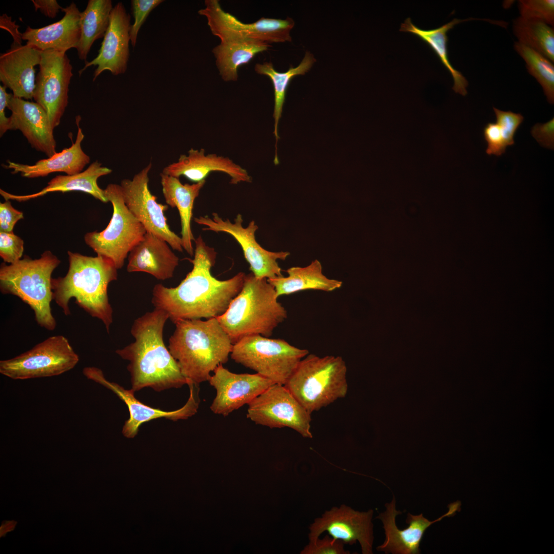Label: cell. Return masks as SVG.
Instances as JSON below:
<instances>
[{"mask_svg": "<svg viewBox=\"0 0 554 554\" xmlns=\"http://www.w3.org/2000/svg\"><path fill=\"white\" fill-rule=\"evenodd\" d=\"M130 19L123 4L117 3L111 12L109 24L98 55L90 62H86L78 72L80 75L91 66H97L93 81L105 70H109L114 75L126 72L130 53Z\"/></svg>", "mask_w": 554, "mask_h": 554, "instance_id": "20", "label": "cell"}, {"mask_svg": "<svg viewBox=\"0 0 554 554\" xmlns=\"http://www.w3.org/2000/svg\"><path fill=\"white\" fill-rule=\"evenodd\" d=\"M288 276L267 279L279 298L305 290L331 292L342 287V282L328 278L322 272L321 263L317 259L305 267H291L286 270Z\"/></svg>", "mask_w": 554, "mask_h": 554, "instance_id": "29", "label": "cell"}, {"mask_svg": "<svg viewBox=\"0 0 554 554\" xmlns=\"http://www.w3.org/2000/svg\"><path fill=\"white\" fill-rule=\"evenodd\" d=\"M162 192L167 205L176 207L179 211L181 224L182 247L191 256H194V242L191 228L193 208L196 198L204 186L206 181L192 184H183L179 178L160 173Z\"/></svg>", "mask_w": 554, "mask_h": 554, "instance_id": "28", "label": "cell"}, {"mask_svg": "<svg viewBox=\"0 0 554 554\" xmlns=\"http://www.w3.org/2000/svg\"><path fill=\"white\" fill-rule=\"evenodd\" d=\"M163 0H132L131 1L134 23L131 25L129 31L131 44L134 47L138 33L148 15L153 9L162 3Z\"/></svg>", "mask_w": 554, "mask_h": 554, "instance_id": "37", "label": "cell"}, {"mask_svg": "<svg viewBox=\"0 0 554 554\" xmlns=\"http://www.w3.org/2000/svg\"><path fill=\"white\" fill-rule=\"evenodd\" d=\"M471 19L473 18L466 19L454 18L450 22L438 28L423 30L413 24L410 18L408 17L401 24L400 29V31L412 33L430 47L439 57L442 64L450 73L453 80L452 89L455 92L464 96L467 93L466 88L468 83L463 74L455 69L449 62L447 50L448 39L447 33L456 25Z\"/></svg>", "mask_w": 554, "mask_h": 554, "instance_id": "31", "label": "cell"}, {"mask_svg": "<svg viewBox=\"0 0 554 554\" xmlns=\"http://www.w3.org/2000/svg\"><path fill=\"white\" fill-rule=\"evenodd\" d=\"M60 263L55 255L46 250L38 259L25 255L14 263L4 262L0 267L1 292L19 298L32 309L37 324L50 331L56 326L51 307L52 274Z\"/></svg>", "mask_w": 554, "mask_h": 554, "instance_id": "6", "label": "cell"}, {"mask_svg": "<svg viewBox=\"0 0 554 554\" xmlns=\"http://www.w3.org/2000/svg\"><path fill=\"white\" fill-rule=\"evenodd\" d=\"M7 108L11 111L12 130H19L31 146L48 157L56 153V142L48 116L37 103L16 97L13 94Z\"/></svg>", "mask_w": 554, "mask_h": 554, "instance_id": "23", "label": "cell"}, {"mask_svg": "<svg viewBox=\"0 0 554 554\" xmlns=\"http://www.w3.org/2000/svg\"><path fill=\"white\" fill-rule=\"evenodd\" d=\"M216 391L210 408L215 414L227 416L248 404L271 385L270 380L256 373H235L219 365L208 381Z\"/></svg>", "mask_w": 554, "mask_h": 554, "instance_id": "18", "label": "cell"}, {"mask_svg": "<svg viewBox=\"0 0 554 554\" xmlns=\"http://www.w3.org/2000/svg\"><path fill=\"white\" fill-rule=\"evenodd\" d=\"M169 339L168 348L176 361L187 385L208 381L226 363L233 344L216 318L180 320Z\"/></svg>", "mask_w": 554, "mask_h": 554, "instance_id": "4", "label": "cell"}, {"mask_svg": "<svg viewBox=\"0 0 554 554\" xmlns=\"http://www.w3.org/2000/svg\"><path fill=\"white\" fill-rule=\"evenodd\" d=\"M112 170L102 166V164L96 161L91 164L84 171L73 175H57L48 183L47 186L40 191L28 195H17L8 193L2 189L1 195L5 200H15L24 202L36 198L52 192L63 193L78 191L91 195L102 202L107 203L108 199L105 195L104 190L101 189L97 184L98 179L110 174Z\"/></svg>", "mask_w": 554, "mask_h": 554, "instance_id": "26", "label": "cell"}, {"mask_svg": "<svg viewBox=\"0 0 554 554\" xmlns=\"http://www.w3.org/2000/svg\"><path fill=\"white\" fill-rule=\"evenodd\" d=\"M169 319L163 310L154 308L136 319L130 332L134 341L115 351L121 358L129 361L131 390L134 392L146 387L161 391L179 388L187 384V380L164 343V329Z\"/></svg>", "mask_w": 554, "mask_h": 554, "instance_id": "2", "label": "cell"}, {"mask_svg": "<svg viewBox=\"0 0 554 554\" xmlns=\"http://www.w3.org/2000/svg\"><path fill=\"white\" fill-rule=\"evenodd\" d=\"M316 62L313 55L307 51L303 60L295 67L291 66L285 72L275 70L271 62L257 63L254 67L255 71L261 75L269 77L273 84L274 95L273 117L274 120L273 134L275 138V153L274 163L278 165L279 160L277 154V143L280 138L278 134V126L281 117L283 108L285 100L286 93L292 79L299 75H304L312 68Z\"/></svg>", "mask_w": 554, "mask_h": 554, "instance_id": "32", "label": "cell"}, {"mask_svg": "<svg viewBox=\"0 0 554 554\" xmlns=\"http://www.w3.org/2000/svg\"><path fill=\"white\" fill-rule=\"evenodd\" d=\"M274 287L266 279L246 274L241 291L227 310L217 317L234 344L253 334L269 337L287 318V312L278 302Z\"/></svg>", "mask_w": 554, "mask_h": 554, "instance_id": "5", "label": "cell"}, {"mask_svg": "<svg viewBox=\"0 0 554 554\" xmlns=\"http://www.w3.org/2000/svg\"><path fill=\"white\" fill-rule=\"evenodd\" d=\"M113 7L111 0H89L86 9L80 13L81 35L76 49L81 60H86L94 42L104 37Z\"/></svg>", "mask_w": 554, "mask_h": 554, "instance_id": "33", "label": "cell"}, {"mask_svg": "<svg viewBox=\"0 0 554 554\" xmlns=\"http://www.w3.org/2000/svg\"><path fill=\"white\" fill-rule=\"evenodd\" d=\"M309 353L283 339L260 334L245 337L233 345L231 358L275 384L285 385Z\"/></svg>", "mask_w": 554, "mask_h": 554, "instance_id": "8", "label": "cell"}, {"mask_svg": "<svg viewBox=\"0 0 554 554\" xmlns=\"http://www.w3.org/2000/svg\"><path fill=\"white\" fill-rule=\"evenodd\" d=\"M461 506L460 501L449 504L448 511L433 521H429L422 513L413 515L408 513L406 520L408 526L400 529L396 525L395 518L402 512L396 509V501L393 497L390 503L385 504L386 510L376 517L382 521L386 537L384 542L377 547V550L385 553H420V545L426 530L443 518L454 516L457 511L461 510Z\"/></svg>", "mask_w": 554, "mask_h": 554, "instance_id": "19", "label": "cell"}, {"mask_svg": "<svg viewBox=\"0 0 554 554\" xmlns=\"http://www.w3.org/2000/svg\"><path fill=\"white\" fill-rule=\"evenodd\" d=\"M346 372L341 357L308 353L284 385L311 414L346 396Z\"/></svg>", "mask_w": 554, "mask_h": 554, "instance_id": "7", "label": "cell"}, {"mask_svg": "<svg viewBox=\"0 0 554 554\" xmlns=\"http://www.w3.org/2000/svg\"><path fill=\"white\" fill-rule=\"evenodd\" d=\"M104 190L113 207L111 219L103 231L85 234L84 241L97 255L110 259L119 269L147 231L126 205L120 185L109 184Z\"/></svg>", "mask_w": 554, "mask_h": 554, "instance_id": "9", "label": "cell"}, {"mask_svg": "<svg viewBox=\"0 0 554 554\" xmlns=\"http://www.w3.org/2000/svg\"><path fill=\"white\" fill-rule=\"evenodd\" d=\"M515 49L524 59L528 72L543 88L548 102L554 103V66L547 57L535 50L518 42Z\"/></svg>", "mask_w": 554, "mask_h": 554, "instance_id": "35", "label": "cell"}, {"mask_svg": "<svg viewBox=\"0 0 554 554\" xmlns=\"http://www.w3.org/2000/svg\"><path fill=\"white\" fill-rule=\"evenodd\" d=\"M496 116V123L499 125L503 134L506 146L515 144V134L524 117L520 113L510 111H505L493 107Z\"/></svg>", "mask_w": 554, "mask_h": 554, "instance_id": "38", "label": "cell"}, {"mask_svg": "<svg viewBox=\"0 0 554 554\" xmlns=\"http://www.w3.org/2000/svg\"><path fill=\"white\" fill-rule=\"evenodd\" d=\"M6 87L0 85V135L2 136L8 130H12V125L10 117L5 115V109L7 108L9 101L12 93L6 91Z\"/></svg>", "mask_w": 554, "mask_h": 554, "instance_id": "44", "label": "cell"}, {"mask_svg": "<svg viewBox=\"0 0 554 554\" xmlns=\"http://www.w3.org/2000/svg\"><path fill=\"white\" fill-rule=\"evenodd\" d=\"M67 253V273L63 277L52 279L53 300L68 316L71 314L69 301L74 298L79 307L102 321L109 333L113 309L108 287L117 279V268L112 260L102 255L89 256L70 251Z\"/></svg>", "mask_w": 554, "mask_h": 554, "instance_id": "3", "label": "cell"}, {"mask_svg": "<svg viewBox=\"0 0 554 554\" xmlns=\"http://www.w3.org/2000/svg\"><path fill=\"white\" fill-rule=\"evenodd\" d=\"M42 51L27 44L13 42L10 48L0 56V80L16 97L33 98L35 69Z\"/></svg>", "mask_w": 554, "mask_h": 554, "instance_id": "21", "label": "cell"}, {"mask_svg": "<svg viewBox=\"0 0 554 554\" xmlns=\"http://www.w3.org/2000/svg\"><path fill=\"white\" fill-rule=\"evenodd\" d=\"M205 8L198 11L205 16L212 34L221 41H257L270 44L292 40L290 32L295 23L291 17L283 19L261 17L251 23L240 21L225 12L217 0H205Z\"/></svg>", "mask_w": 554, "mask_h": 554, "instance_id": "11", "label": "cell"}, {"mask_svg": "<svg viewBox=\"0 0 554 554\" xmlns=\"http://www.w3.org/2000/svg\"><path fill=\"white\" fill-rule=\"evenodd\" d=\"M344 542L339 539L326 535L323 539L319 538L314 542H309L301 551V554H349L344 549Z\"/></svg>", "mask_w": 554, "mask_h": 554, "instance_id": "40", "label": "cell"}, {"mask_svg": "<svg viewBox=\"0 0 554 554\" xmlns=\"http://www.w3.org/2000/svg\"><path fill=\"white\" fill-rule=\"evenodd\" d=\"M24 241L14 232H0V256L5 263L13 264L22 259Z\"/></svg>", "mask_w": 554, "mask_h": 554, "instance_id": "39", "label": "cell"}, {"mask_svg": "<svg viewBox=\"0 0 554 554\" xmlns=\"http://www.w3.org/2000/svg\"><path fill=\"white\" fill-rule=\"evenodd\" d=\"M532 136L545 148H554V118L544 124L537 123L531 130Z\"/></svg>", "mask_w": 554, "mask_h": 554, "instance_id": "43", "label": "cell"}, {"mask_svg": "<svg viewBox=\"0 0 554 554\" xmlns=\"http://www.w3.org/2000/svg\"><path fill=\"white\" fill-rule=\"evenodd\" d=\"M33 98L46 111L53 129L59 125L68 103L72 66L66 52H42Z\"/></svg>", "mask_w": 554, "mask_h": 554, "instance_id": "15", "label": "cell"}, {"mask_svg": "<svg viewBox=\"0 0 554 554\" xmlns=\"http://www.w3.org/2000/svg\"><path fill=\"white\" fill-rule=\"evenodd\" d=\"M62 11L65 14L58 22L39 28L28 26L22 33V39L42 51L54 50L66 52L71 48H76L81 35V12L73 2Z\"/></svg>", "mask_w": 554, "mask_h": 554, "instance_id": "25", "label": "cell"}, {"mask_svg": "<svg viewBox=\"0 0 554 554\" xmlns=\"http://www.w3.org/2000/svg\"><path fill=\"white\" fill-rule=\"evenodd\" d=\"M247 418L270 428L288 427L312 438L311 414L284 385L274 384L248 404Z\"/></svg>", "mask_w": 554, "mask_h": 554, "instance_id": "12", "label": "cell"}, {"mask_svg": "<svg viewBox=\"0 0 554 554\" xmlns=\"http://www.w3.org/2000/svg\"><path fill=\"white\" fill-rule=\"evenodd\" d=\"M213 171L228 174L232 184L252 181L246 170L229 158L216 154H206L204 149L191 148L188 155H181L176 162L166 166L162 173L177 178L184 176L190 181L198 183L205 180Z\"/></svg>", "mask_w": 554, "mask_h": 554, "instance_id": "22", "label": "cell"}, {"mask_svg": "<svg viewBox=\"0 0 554 554\" xmlns=\"http://www.w3.org/2000/svg\"><path fill=\"white\" fill-rule=\"evenodd\" d=\"M170 247L165 240L147 232L128 255L127 271L146 272L159 280L171 278L179 258Z\"/></svg>", "mask_w": 554, "mask_h": 554, "instance_id": "24", "label": "cell"}, {"mask_svg": "<svg viewBox=\"0 0 554 554\" xmlns=\"http://www.w3.org/2000/svg\"><path fill=\"white\" fill-rule=\"evenodd\" d=\"M16 524V522L14 521H8L3 523L1 527V537L3 536L5 534L13 529Z\"/></svg>", "mask_w": 554, "mask_h": 554, "instance_id": "46", "label": "cell"}, {"mask_svg": "<svg viewBox=\"0 0 554 554\" xmlns=\"http://www.w3.org/2000/svg\"><path fill=\"white\" fill-rule=\"evenodd\" d=\"M513 32L521 43L554 61V30L539 21L519 17L513 22Z\"/></svg>", "mask_w": 554, "mask_h": 554, "instance_id": "34", "label": "cell"}, {"mask_svg": "<svg viewBox=\"0 0 554 554\" xmlns=\"http://www.w3.org/2000/svg\"><path fill=\"white\" fill-rule=\"evenodd\" d=\"M373 511H359L342 504L326 511L309 527V542H314L324 531L345 544L360 543L363 554H372L374 540L372 518Z\"/></svg>", "mask_w": 554, "mask_h": 554, "instance_id": "17", "label": "cell"}, {"mask_svg": "<svg viewBox=\"0 0 554 554\" xmlns=\"http://www.w3.org/2000/svg\"><path fill=\"white\" fill-rule=\"evenodd\" d=\"M212 215V218L200 216L194 217V220L197 224L206 226L203 230L223 232L232 236L241 246L249 264V269L255 278L268 279L283 275L277 260H285L290 252H272L263 248L255 240L258 226L254 221L245 228L241 214L236 215L233 223L228 219L224 220L217 213L213 212Z\"/></svg>", "mask_w": 554, "mask_h": 554, "instance_id": "14", "label": "cell"}, {"mask_svg": "<svg viewBox=\"0 0 554 554\" xmlns=\"http://www.w3.org/2000/svg\"><path fill=\"white\" fill-rule=\"evenodd\" d=\"M484 137L487 143L486 152L488 155L501 156L507 146L500 127L496 123H488L483 130Z\"/></svg>", "mask_w": 554, "mask_h": 554, "instance_id": "41", "label": "cell"}, {"mask_svg": "<svg viewBox=\"0 0 554 554\" xmlns=\"http://www.w3.org/2000/svg\"><path fill=\"white\" fill-rule=\"evenodd\" d=\"M270 47V44L260 41L228 39L221 41L212 52L222 78L225 82L235 81L239 68Z\"/></svg>", "mask_w": 554, "mask_h": 554, "instance_id": "30", "label": "cell"}, {"mask_svg": "<svg viewBox=\"0 0 554 554\" xmlns=\"http://www.w3.org/2000/svg\"><path fill=\"white\" fill-rule=\"evenodd\" d=\"M84 138L82 130L78 127L76 140L70 147L56 152L47 159L40 160L34 165L8 161V165L5 167L12 170L13 174L19 172L22 176L28 178L44 177L56 172H65L67 175L80 173L90 161V157L82 148L81 143Z\"/></svg>", "mask_w": 554, "mask_h": 554, "instance_id": "27", "label": "cell"}, {"mask_svg": "<svg viewBox=\"0 0 554 554\" xmlns=\"http://www.w3.org/2000/svg\"><path fill=\"white\" fill-rule=\"evenodd\" d=\"M151 163L132 179H124L120 184L124 202L146 231L166 241L173 250L183 252L181 237L172 231L167 224L164 212L168 205L159 203L148 187V174Z\"/></svg>", "mask_w": 554, "mask_h": 554, "instance_id": "13", "label": "cell"}, {"mask_svg": "<svg viewBox=\"0 0 554 554\" xmlns=\"http://www.w3.org/2000/svg\"><path fill=\"white\" fill-rule=\"evenodd\" d=\"M192 270L180 284L167 287L156 284L151 303L154 308L165 311L174 324L180 320L217 318L228 309L241 291L245 276L243 272L226 280H219L211 273L216 252L206 245L202 236L194 241Z\"/></svg>", "mask_w": 554, "mask_h": 554, "instance_id": "1", "label": "cell"}, {"mask_svg": "<svg viewBox=\"0 0 554 554\" xmlns=\"http://www.w3.org/2000/svg\"><path fill=\"white\" fill-rule=\"evenodd\" d=\"M78 361L68 340L54 335L17 356L1 360L0 373L13 380L51 377L73 369Z\"/></svg>", "mask_w": 554, "mask_h": 554, "instance_id": "10", "label": "cell"}, {"mask_svg": "<svg viewBox=\"0 0 554 554\" xmlns=\"http://www.w3.org/2000/svg\"><path fill=\"white\" fill-rule=\"evenodd\" d=\"M83 374L89 379L100 384L113 391L127 406L129 418L125 421L122 433L127 438H133L138 433L140 426L143 423L158 418H164L173 421L186 420L196 413L199 408V386L188 385L190 396L185 405L173 411H164L154 408L141 402L135 398L134 392L125 389L114 382L107 380L102 370L94 367H87L83 369Z\"/></svg>", "mask_w": 554, "mask_h": 554, "instance_id": "16", "label": "cell"}, {"mask_svg": "<svg viewBox=\"0 0 554 554\" xmlns=\"http://www.w3.org/2000/svg\"><path fill=\"white\" fill-rule=\"evenodd\" d=\"M35 11L39 10L46 16L54 18L62 8L56 0H32Z\"/></svg>", "mask_w": 554, "mask_h": 554, "instance_id": "45", "label": "cell"}, {"mask_svg": "<svg viewBox=\"0 0 554 554\" xmlns=\"http://www.w3.org/2000/svg\"><path fill=\"white\" fill-rule=\"evenodd\" d=\"M23 218V213L15 209L9 200L0 203V232H13L16 223Z\"/></svg>", "mask_w": 554, "mask_h": 554, "instance_id": "42", "label": "cell"}, {"mask_svg": "<svg viewBox=\"0 0 554 554\" xmlns=\"http://www.w3.org/2000/svg\"><path fill=\"white\" fill-rule=\"evenodd\" d=\"M518 7L521 17L553 26V0H520Z\"/></svg>", "mask_w": 554, "mask_h": 554, "instance_id": "36", "label": "cell"}]
</instances>
